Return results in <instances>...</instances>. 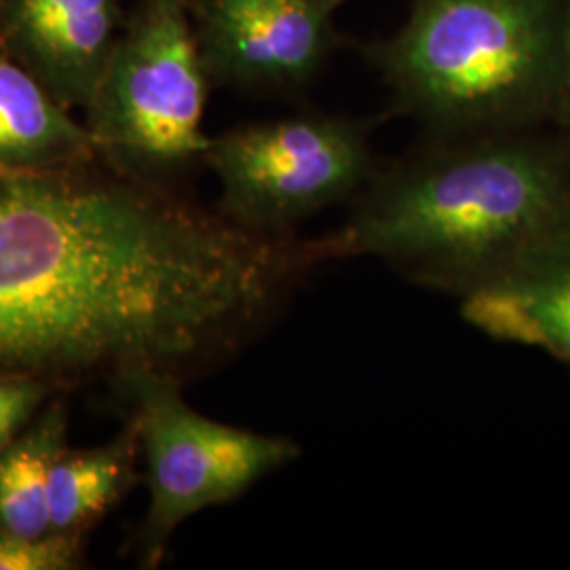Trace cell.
Instances as JSON below:
<instances>
[{
	"mask_svg": "<svg viewBox=\"0 0 570 570\" xmlns=\"http://www.w3.org/2000/svg\"><path fill=\"white\" fill-rule=\"evenodd\" d=\"M138 461H142V446L129 419L121 433L102 446L61 450L49 484L51 534L87 539L144 478Z\"/></svg>",
	"mask_w": 570,
	"mask_h": 570,
	"instance_id": "cell-11",
	"label": "cell"
},
{
	"mask_svg": "<svg viewBox=\"0 0 570 570\" xmlns=\"http://www.w3.org/2000/svg\"><path fill=\"white\" fill-rule=\"evenodd\" d=\"M4 2H7V0H0V11H2V7H4Z\"/></svg>",
	"mask_w": 570,
	"mask_h": 570,
	"instance_id": "cell-17",
	"label": "cell"
},
{
	"mask_svg": "<svg viewBox=\"0 0 570 570\" xmlns=\"http://www.w3.org/2000/svg\"><path fill=\"white\" fill-rule=\"evenodd\" d=\"M209 85L193 0H138L85 106L102 164L165 183L204 161Z\"/></svg>",
	"mask_w": 570,
	"mask_h": 570,
	"instance_id": "cell-4",
	"label": "cell"
},
{
	"mask_svg": "<svg viewBox=\"0 0 570 570\" xmlns=\"http://www.w3.org/2000/svg\"><path fill=\"white\" fill-rule=\"evenodd\" d=\"M469 326L570 367V223L459 298Z\"/></svg>",
	"mask_w": 570,
	"mask_h": 570,
	"instance_id": "cell-9",
	"label": "cell"
},
{
	"mask_svg": "<svg viewBox=\"0 0 570 570\" xmlns=\"http://www.w3.org/2000/svg\"><path fill=\"white\" fill-rule=\"evenodd\" d=\"M212 85L292 87L324 60L330 11L306 0H193Z\"/></svg>",
	"mask_w": 570,
	"mask_h": 570,
	"instance_id": "cell-7",
	"label": "cell"
},
{
	"mask_svg": "<svg viewBox=\"0 0 570 570\" xmlns=\"http://www.w3.org/2000/svg\"><path fill=\"white\" fill-rule=\"evenodd\" d=\"M102 161L85 122L0 51V169L49 171Z\"/></svg>",
	"mask_w": 570,
	"mask_h": 570,
	"instance_id": "cell-10",
	"label": "cell"
},
{
	"mask_svg": "<svg viewBox=\"0 0 570 570\" xmlns=\"http://www.w3.org/2000/svg\"><path fill=\"white\" fill-rule=\"evenodd\" d=\"M204 164L220 184L216 209L265 235H294V226L355 197L372 176L366 131L327 115L230 129L209 140Z\"/></svg>",
	"mask_w": 570,
	"mask_h": 570,
	"instance_id": "cell-6",
	"label": "cell"
},
{
	"mask_svg": "<svg viewBox=\"0 0 570 570\" xmlns=\"http://www.w3.org/2000/svg\"><path fill=\"white\" fill-rule=\"evenodd\" d=\"M306 2H311V4H317V7H322V9H326L332 13V9L336 7V4H341L343 0H306Z\"/></svg>",
	"mask_w": 570,
	"mask_h": 570,
	"instance_id": "cell-16",
	"label": "cell"
},
{
	"mask_svg": "<svg viewBox=\"0 0 570 570\" xmlns=\"http://www.w3.org/2000/svg\"><path fill=\"white\" fill-rule=\"evenodd\" d=\"M562 35L551 0H414L376 58L407 110L435 131L499 134L558 106Z\"/></svg>",
	"mask_w": 570,
	"mask_h": 570,
	"instance_id": "cell-3",
	"label": "cell"
},
{
	"mask_svg": "<svg viewBox=\"0 0 570 570\" xmlns=\"http://www.w3.org/2000/svg\"><path fill=\"white\" fill-rule=\"evenodd\" d=\"M85 541L61 534L28 539L0 529V570L82 569Z\"/></svg>",
	"mask_w": 570,
	"mask_h": 570,
	"instance_id": "cell-13",
	"label": "cell"
},
{
	"mask_svg": "<svg viewBox=\"0 0 570 570\" xmlns=\"http://www.w3.org/2000/svg\"><path fill=\"white\" fill-rule=\"evenodd\" d=\"M58 393L51 383L26 376H0V454Z\"/></svg>",
	"mask_w": 570,
	"mask_h": 570,
	"instance_id": "cell-14",
	"label": "cell"
},
{
	"mask_svg": "<svg viewBox=\"0 0 570 570\" xmlns=\"http://www.w3.org/2000/svg\"><path fill=\"white\" fill-rule=\"evenodd\" d=\"M315 263L294 235L102 161L0 169V376L186 385L252 343Z\"/></svg>",
	"mask_w": 570,
	"mask_h": 570,
	"instance_id": "cell-1",
	"label": "cell"
},
{
	"mask_svg": "<svg viewBox=\"0 0 570 570\" xmlns=\"http://www.w3.org/2000/svg\"><path fill=\"white\" fill-rule=\"evenodd\" d=\"M569 223L570 150L499 131L389 169L311 249L317 263L379 258L461 298Z\"/></svg>",
	"mask_w": 570,
	"mask_h": 570,
	"instance_id": "cell-2",
	"label": "cell"
},
{
	"mask_svg": "<svg viewBox=\"0 0 570 570\" xmlns=\"http://www.w3.org/2000/svg\"><path fill=\"white\" fill-rule=\"evenodd\" d=\"M562 87L556 110L560 117L570 125V11L569 18L564 20V35H562Z\"/></svg>",
	"mask_w": 570,
	"mask_h": 570,
	"instance_id": "cell-15",
	"label": "cell"
},
{
	"mask_svg": "<svg viewBox=\"0 0 570 570\" xmlns=\"http://www.w3.org/2000/svg\"><path fill=\"white\" fill-rule=\"evenodd\" d=\"M68 446V406L58 393L0 454V529L28 539L51 534V469Z\"/></svg>",
	"mask_w": 570,
	"mask_h": 570,
	"instance_id": "cell-12",
	"label": "cell"
},
{
	"mask_svg": "<svg viewBox=\"0 0 570 570\" xmlns=\"http://www.w3.org/2000/svg\"><path fill=\"white\" fill-rule=\"evenodd\" d=\"M122 23L119 0H7L0 51L20 61L66 108H85Z\"/></svg>",
	"mask_w": 570,
	"mask_h": 570,
	"instance_id": "cell-8",
	"label": "cell"
},
{
	"mask_svg": "<svg viewBox=\"0 0 570 570\" xmlns=\"http://www.w3.org/2000/svg\"><path fill=\"white\" fill-rule=\"evenodd\" d=\"M183 391L180 381L146 376L115 393L142 446L148 510L136 548L144 569L161 564L169 539L186 520L244 497L301 456L292 438L207 419Z\"/></svg>",
	"mask_w": 570,
	"mask_h": 570,
	"instance_id": "cell-5",
	"label": "cell"
}]
</instances>
